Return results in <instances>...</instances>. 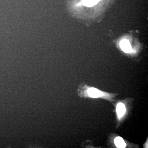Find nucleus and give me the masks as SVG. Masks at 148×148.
<instances>
[{"mask_svg": "<svg viewBox=\"0 0 148 148\" xmlns=\"http://www.w3.org/2000/svg\"><path fill=\"white\" fill-rule=\"evenodd\" d=\"M120 45L122 50L125 53H130L132 50V47L130 43L127 40H122Z\"/></svg>", "mask_w": 148, "mask_h": 148, "instance_id": "1", "label": "nucleus"}, {"mask_svg": "<svg viewBox=\"0 0 148 148\" xmlns=\"http://www.w3.org/2000/svg\"><path fill=\"white\" fill-rule=\"evenodd\" d=\"M116 112L119 118H121L124 115L125 112V108L123 103H119L118 104L117 106Z\"/></svg>", "mask_w": 148, "mask_h": 148, "instance_id": "2", "label": "nucleus"}, {"mask_svg": "<svg viewBox=\"0 0 148 148\" xmlns=\"http://www.w3.org/2000/svg\"><path fill=\"white\" fill-rule=\"evenodd\" d=\"M88 94L90 97L92 98H98L100 97L101 95V92L99 91L98 89L96 88H89L88 91Z\"/></svg>", "mask_w": 148, "mask_h": 148, "instance_id": "3", "label": "nucleus"}, {"mask_svg": "<svg viewBox=\"0 0 148 148\" xmlns=\"http://www.w3.org/2000/svg\"><path fill=\"white\" fill-rule=\"evenodd\" d=\"M114 143L117 147L119 148H125L126 145L124 140L120 137H116L115 139Z\"/></svg>", "mask_w": 148, "mask_h": 148, "instance_id": "4", "label": "nucleus"}, {"mask_svg": "<svg viewBox=\"0 0 148 148\" xmlns=\"http://www.w3.org/2000/svg\"><path fill=\"white\" fill-rule=\"evenodd\" d=\"M100 0H82V4L88 7H91L97 4Z\"/></svg>", "mask_w": 148, "mask_h": 148, "instance_id": "5", "label": "nucleus"}]
</instances>
